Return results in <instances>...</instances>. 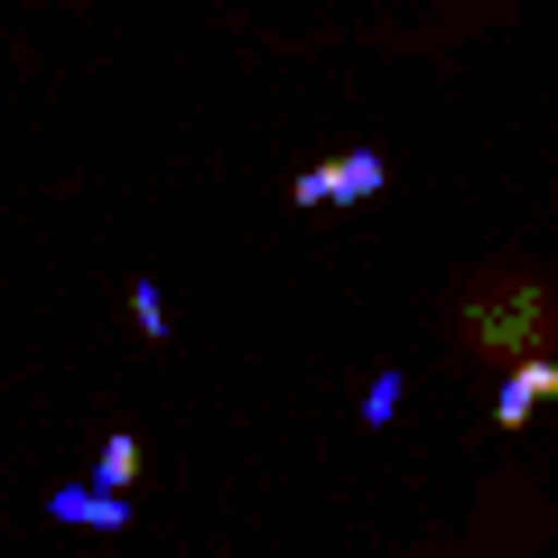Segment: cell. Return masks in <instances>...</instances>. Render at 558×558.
I'll return each mask as SVG.
<instances>
[{"mask_svg":"<svg viewBox=\"0 0 558 558\" xmlns=\"http://www.w3.org/2000/svg\"><path fill=\"white\" fill-rule=\"evenodd\" d=\"M549 317H558V299L539 289V279H494V289H465V354L531 363V354H549Z\"/></svg>","mask_w":558,"mask_h":558,"instance_id":"1","label":"cell"},{"mask_svg":"<svg viewBox=\"0 0 558 558\" xmlns=\"http://www.w3.org/2000/svg\"><path fill=\"white\" fill-rule=\"evenodd\" d=\"M131 326L149 344H168V289H159V279H140V289H131Z\"/></svg>","mask_w":558,"mask_h":558,"instance_id":"6","label":"cell"},{"mask_svg":"<svg viewBox=\"0 0 558 558\" xmlns=\"http://www.w3.org/2000/svg\"><path fill=\"white\" fill-rule=\"evenodd\" d=\"M549 391H558V363H549V354L512 363V373H502V400H494V418H502V428H521V418H531Z\"/></svg>","mask_w":558,"mask_h":558,"instance_id":"3","label":"cell"},{"mask_svg":"<svg viewBox=\"0 0 558 558\" xmlns=\"http://www.w3.org/2000/svg\"><path fill=\"white\" fill-rule=\"evenodd\" d=\"M47 512H57V521H94V531H121V521H131V512H121V494H94V484H65Z\"/></svg>","mask_w":558,"mask_h":558,"instance_id":"4","label":"cell"},{"mask_svg":"<svg viewBox=\"0 0 558 558\" xmlns=\"http://www.w3.org/2000/svg\"><path fill=\"white\" fill-rule=\"evenodd\" d=\"M317 178H326V205H363L391 186V159L381 149H344V159H317Z\"/></svg>","mask_w":558,"mask_h":558,"instance_id":"2","label":"cell"},{"mask_svg":"<svg viewBox=\"0 0 558 558\" xmlns=\"http://www.w3.org/2000/svg\"><path fill=\"white\" fill-rule=\"evenodd\" d=\"M400 410V373H373V391H363V428H391Z\"/></svg>","mask_w":558,"mask_h":558,"instance_id":"7","label":"cell"},{"mask_svg":"<svg viewBox=\"0 0 558 558\" xmlns=\"http://www.w3.org/2000/svg\"><path fill=\"white\" fill-rule=\"evenodd\" d=\"M140 484V438H102L94 447V494H131Z\"/></svg>","mask_w":558,"mask_h":558,"instance_id":"5","label":"cell"}]
</instances>
